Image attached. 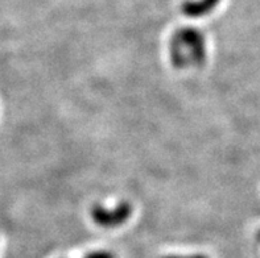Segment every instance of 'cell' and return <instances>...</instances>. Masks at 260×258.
Masks as SVG:
<instances>
[{"instance_id": "cell-5", "label": "cell", "mask_w": 260, "mask_h": 258, "mask_svg": "<svg viewBox=\"0 0 260 258\" xmlns=\"http://www.w3.org/2000/svg\"><path fill=\"white\" fill-rule=\"evenodd\" d=\"M161 258H208L206 255L202 254H194V255H189V257H180V255H165V257Z\"/></svg>"}, {"instance_id": "cell-2", "label": "cell", "mask_w": 260, "mask_h": 258, "mask_svg": "<svg viewBox=\"0 0 260 258\" xmlns=\"http://www.w3.org/2000/svg\"><path fill=\"white\" fill-rule=\"evenodd\" d=\"M92 222L102 228H116L128 222L132 216V206L128 202H120L114 208H106L95 204L90 211Z\"/></svg>"}, {"instance_id": "cell-1", "label": "cell", "mask_w": 260, "mask_h": 258, "mask_svg": "<svg viewBox=\"0 0 260 258\" xmlns=\"http://www.w3.org/2000/svg\"><path fill=\"white\" fill-rule=\"evenodd\" d=\"M169 59L176 69L201 67L206 59L205 37L196 28H182L169 43Z\"/></svg>"}, {"instance_id": "cell-4", "label": "cell", "mask_w": 260, "mask_h": 258, "mask_svg": "<svg viewBox=\"0 0 260 258\" xmlns=\"http://www.w3.org/2000/svg\"><path fill=\"white\" fill-rule=\"evenodd\" d=\"M83 258H115V255L112 254L111 252H106V250H96V252L86 254Z\"/></svg>"}, {"instance_id": "cell-3", "label": "cell", "mask_w": 260, "mask_h": 258, "mask_svg": "<svg viewBox=\"0 0 260 258\" xmlns=\"http://www.w3.org/2000/svg\"><path fill=\"white\" fill-rule=\"evenodd\" d=\"M219 2L221 0H185L181 6V11L185 16L198 19L214 11Z\"/></svg>"}, {"instance_id": "cell-6", "label": "cell", "mask_w": 260, "mask_h": 258, "mask_svg": "<svg viewBox=\"0 0 260 258\" xmlns=\"http://www.w3.org/2000/svg\"><path fill=\"white\" fill-rule=\"evenodd\" d=\"M257 240H259V241H260V232L257 233Z\"/></svg>"}]
</instances>
